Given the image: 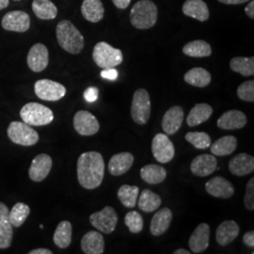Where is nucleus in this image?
<instances>
[{
	"mask_svg": "<svg viewBox=\"0 0 254 254\" xmlns=\"http://www.w3.org/2000/svg\"><path fill=\"white\" fill-rule=\"evenodd\" d=\"M77 179L82 188L95 190L100 187L105 175V161L98 152H86L77 160Z\"/></svg>",
	"mask_w": 254,
	"mask_h": 254,
	"instance_id": "1",
	"label": "nucleus"
},
{
	"mask_svg": "<svg viewBox=\"0 0 254 254\" xmlns=\"http://www.w3.org/2000/svg\"><path fill=\"white\" fill-rule=\"evenodd\" d=\"M20 116L23 122L30 127L47 126L54 120V113L51 109L35 102L25 105L21 109Z\"/></svg>",
	"mask_w": 254,
	"mask_h": 254,
	"instance_id": "4",
	"label": "nucleus"
},
{
	"mask_svg": "<svg viewBox=\"0 0 254 254\" xmlns=\"http://www.w3.org/2000/svg\"><path fill=\"white\" fill-rule=\"evenodd\" d=\"M185 117L184 109L179 106H174L168 109L162 119V128L166 135L172 136L181 128Z\"/></svg>",
	"mask_w": 254,
	"mask_h": 254,
	"instance_id": "17",
	"label": "nucleus"
},
{
	"mask_svg": "<svg viewBox=\"0 0 254 254\" xmlns=\"http://www.w3.org/2000/svg\"><path fill=\"white\" fill-rule=\"evenodd\" d=\"M131 116L137 125L143 126L148 123L151 116V98L145 89L135 91L131 105Z\"/></svg>",
	"mask_w": 254,
	"mask_h": 254,
	"instance_id": "7",
	"label": "nucleus"
},
{
	"mask_svg": "<svg viewBox=\"0 0 254 254\" xmlns=\"http://www.w3.org/2000/svg\"><path fill=\"white\" fill-rule=\"evenodd\" d=\"M8 206L0 201V249H8L11 245L13 226L9 219Z\"/></svg>",
	"mask_w": 254,
	"mask_h": 254,
	"instance_id": "19",
	"label": "nucleus"
},
{
	"mask_svg": "<svg viewBox=\"0 0 254 254\" xmlns=\"http://www.w3.org/2000/svg\"><path fill=\"white\" fill-rule=\"evenodd\" d=\"M81 12L87 21L98 23L104 17L105 8L101 0H83Z\"/></svg>",
	"mask_w": 254,
	"mask_h": 254,
	"instance_id": "27",
	"label": "nucleus"
},
{
	"mask_svg": "<svg viewBox=\"0 0 254 254\" xmlns=\"http://www.w3.org/2000/svg\"><path fill=\"white\" fill-rule=\"evenodd\" d=\"M185 138L188 142L200 150L207 149L212 143L211 137L205 132H190L185 136Z\"/></svg>",
	"mask_w": 254,
	"mask_h": 254,
	"instance_id": "39",
	"label": "nucleus"
},
{
	"mask_svg": "<svg viewBox=\"0 0 254 254\" xmlns=\"http://www.w3.org/2000/svg\"><path fill=\"white\" fill-rule=\"evenodd\" d=\"M230 67L232 71L240 73L243 76H252L254 74V58L236 57L231 60Z\"/></svg>",
	"mask_w": 254,
	"mask_h": 254,
	"instance_id": "36",
	"label": "nucleus"
},
{
	"mask_svg": "<svg viewBox=\"0 0 254 254\" xmlns=\"http://www.w3.org/2000/svg\"><path fill=\"white\" fill-rule=\"evenodd\" d=\"M30 214L29 206L24 202H17L9 212V219L13 227H21Z\"/></svg>",
	"mask_w": 254,
	"mask_h": 254,
	"instance_id": "38",
	"label": "nucleus"
},
{
	"mask_svg": "<svg viewBox=\"0 0 254 254\" xmlns=\"http://www.w3.org/2000/svg\"><path fill=\"white\" fill-rule=\"evenodd\" d=\"M183 53L191 58H205L211 56L212 48L207 42L196 40L184 46Z\"/></svg>",
	"mask_w": 254,
	"mask_h": 254,
	"instance_id": "35",
	"label": "nucleus"
},
{
	"mask_svg": "<svg viewBox=\"0 0 254 254\" xmlns=\"http://www.w3.org/2000/svg\"><path fill=\"white\" fill-rule=\"evenodd\" d=\"M73 127L81 136H92L99 131L100 125L98 120L91 112L79 110L73 117Z\"/></svg>",
	"mask_w": 254,
	"mask_h": 254,
	"instance_id": "11",
	"label": "nucleus"
},
{
	"mask_svg": "<svg viewBox=\"0 0 254 254\" xmlns=\"http://www.w3.org/2000/svg\"><path fill=\"white\" fill-rule=\"evenodd\" d=\"M140 177L145 183L150 185H156L162 183L166 179L167 171L159 165L150 164L141 168Z\"/></svg>",
	"mask_w": 254,
	"mask_h": 254,
	"instance_id": "29",
	"label": "nucleus"
},
{
	"mask_svg": "<svg viewBox=\"0 0 254 254\" xmlns=\"http://www.w3.org/2000/svg\"><path fill=\"white\" fill-rule=\"evenodd\" d=\"M82 252L86 254H102L105 251V239L99 232L91 231L82 237Z\"/></svg>",
	"mask_w": 254,
	"mask_h": 254,
	"instance_id": "25",
	"label": "nucleus"
},
{
	"mask_svg": "<svg viewBox=\"0 0 254 254\" xmlns=\"http://www.w3.org/2000/svg\"><path fill=\"white\" fill-rule=\"evenodd\" d=\"M157 7L151 0H139L130 11V22L137 29L154 27L157 21Z\"/></svg>",
	"mask_w": 254,
	"mask_h": 254,
	"instance_id": "3",
	"label": "nucleus"
},
{
	"mask_svg": "<svg viewBox=\"0 0 254 254\" xmlns=\"http://www.w3.org/2000/svg\"><path fill=\"white\" fill-rule=\"evenodd\" d=\"M1 25L8 31L26 32L30 27V17L23 10H11L4 15Z\"/></svg>",
	"mask_w": 254,
	"mask_h": 254,
	"instance_id": "12",
	"label": "nucleus"
},
{
	"mask_svg": "<svg viewBox=\"0 0 254 254\" xmlns=\"http://www.w3.org/2000/svg\"><path fill=\"white\" fill-rule=\"evenodd\" d=\"M246 208L250 211L254 210V178H251V180L248 182L247 189H246L245 199Z\"/></svg>",
	"mask_w": 254,
	"mask_h": 254,
	"instance_id": "42",
	"label": "nucleus"
},
{
	"mask_svg": "<svg viewBox=\"0 0 254 254\" xmlns=\"http://www.w3.org/2000/svg\"><path fill=\"white\" fill-rule=\"evenodd\" d=\"M184 79L191 86L204 88L208 86L211 82V73L203 68L195 67L187 72L184 76Z\"/></svg>",
	"mask_w": 254,
	"mask_h": 254,
	"instance_id": "32",
	"label": "nucleus"
},
{
	"mask_svg": "<svg viewBox=\"0 0 254 254\" xmlns=\"http://www.w3.org/2000/svg\"><path fill=\"white\" fill-rule=\"evenodd\" d=\"M220 3L226 4V5H238V4H243L248 1L251 0H218Z\"/></svg>",
	"mask_w": 254,
	"mask_h": 254,
	"instance_id": "48",
	"label": "nucleus"
},
{
	"mask_svg": "<svg viewBox=\"0 0 254 254\" xmlns=\"http://www.w3.org/2000/svg\"><path fill=\"white\" fill-rule=\"evenodd\" d=\"M125 223L129 231L133 234H138L142 231L143 229V218L139 213L136 211H131L127 213L126 218H125Z\"/></svg>",
	"mask_w": 254,
	"mask_h": 254,
	"instance_id": "40",
	"label": "nucleus"
},
{
	"mask_svg": "<svg viewBox=\"0 0 254 254\" xmlns=\"http://www.w3.org/2000/svg\"><path fill=\"white\" fill-rule=\"evenodd\" d=\"M7 133L9 139L18 145H35L39 141V134L36 130L24 122H11Z\"/></svg>",
	"mask_w": 254,
	"mask_h": 254,
	"instance_id": "6",
	"label": "nucleus"
},
{
	"mask_svg": "<svg viewBox=\"0 0 254 254\" xmlns=\"http://www.w3.org/2000/svg\"><path fill=\"white\" fill-rule=\"evenodd\" d=\"M173 220V212L171 209L164 207L154 214L151 220L150 232L154 236H162L165 234Z\"/></svg>",
	"mask_w": 254,
	"mask_h": 254,
	"instance_id": "22",
	"label": "nucleus"
},
{
	"mask_svg": "<svg viewBox=\"0 0 254 254\" xmlns=\"http://www.w3.org/2000/svg\"><path fill=\"white\" fill-rule=\"evenodd\" d=\"M9 0H0V10L7 8L9 6Z\"/></svg>",
	"mask_w": 254,
	"mask_h": 254,
	"instance_id": "50",
	"label": "nucleus"
},
{
	"mask_svg": "<svg viewBox=\"0 0 254 254\" xmlns=\"http://www.w3.org/2000/svg\"><path fill=\"white\" fill-rule=\"evenodd\" d=\"M182 10L185 15L200 22H205L210 16L207 4L203 0H187L183 5Z\"/></svg>",
	"mask_w": 254,
	"mask_h": 254,
	"instance_id": "26",
	"label": "nucleus"
},
{
	"mask_svg": "<svg viewBox=\"0 0 254 254\" xmlns=\"http://www.w3.org/2000/svg\"><path fill=\"white\" fill-rule=\"evenodd\" d=\"M134 163L133 154L127 152L114 154L109 163V172L111 175L120 176L127 173Z\"/></svg>",
	"mask_w": 254,
	"mask_h": 254,
	"instance_id": "24",
	"label": "nucleus"
},
{
	"mask_svg": "<svg viewBox=\"0 0 254 254\" xmlns=\"http://www.w3.org/2000/svg\"><path fill=\"white\" fill-rule=\"evenodd\" d=\"M139 190L136 186L123 185L118 190V198L123 205L127 208L135 207Z\"/></svg>",
	"mask_w": 254,
	"mask_h": 254,
	"instance_id": "37",
	"label": "nucleus"
},
{
	"mask_svg": "<svg viewBox=\"0 0 254 254\" xmlns=\"http://www.w3.org/2000/svg\"><path fill=\"white\" fill-rule=\"evenodd\" d=\"M245 12L250 18H254V1H251L245 8Z\"/></svg>",
	"mask_w": 254,
	"mask_h": 254,
	"instance_id": "47",
	"label": "nucleus"
},
{
	"mask_svg": "<svg viewBox=\"0 0 254 254\" xmlns=\"http://www.w3.org/2000/svg\"><path fill=\"white\" fill-rule=\"evenodd\" d=\"M236 148L237 139L234 136H222L210 145L211 153L218 156H226L232 154L236 151Z\"/></svg>",
	"mask_w": 254,
	"mask_h": 254,
	"instance_id": "30",
	"label": "nucleus"
},
{
	"mask_svg": "<svg viewBox=\"0 0 254 254\" xmlns=\"http://www.w3.org/2000/svg\"><path fill=\"white\" fill-rule=\"evenodd\" d=\"M240 228L234 220H225L218 226L216 232V239L218 245H230L239 235Z\"/></svg>",
	"mask_w": 254,
	"mask_h": 254,
	"instance_id": "23",
	"label": "nucleus"
},
{
	"mask_svg": "<svg viewBox=\"0 0 254 254\" xmlns=\"http://www.w3.org/2000/svg\"><path fill=\"white\" fill-rule=\"evenodd\" d=\"M72 232L73 228L70 221L64 220L60 222L53 236L55 245L60 249L68 248L72 242Z\"/></svg>",
	"mask_w": 254,
	"mask_h": 254,
	"instance_id": "31",
	"label": "nucleus"
},
{
	"mask_svg": "<svg viewBox=\"0 0 254 254\" xmlns=\"http://www.w3.org/2000/svg\"><path fill=\"white\" fill-rule=\"evenodd\" d=\"M101 76L105 79L114 81L118 78V71L115 68H107L101 72Z\"/></svg>",
	"mask_w": 254,
	"mask_h": 254,
	"instance_id": "44",
	"label": "nucleus"
},
{
	"mask_svg": "<svg viewBox=\"0 0 254 254\" xmlns=\"http://www.w3.org/2000/svg\"><path fill=\"white\" fill-rule=\"evenodd\" d=\"M210 226L207 223H200L194 230L189 241V246L193 254L203 253L209 246Z\"/></svg>",
	"mask_w": 254,
	"mask_h": 254,
	"instance_id": "18",
	"label": "nucleus"
},
{
	"mask_svg": "<svg viewBox=\"0 0 254 254\" xmlns=\"http://www.w3.org/2000/svg\"><path fill=\"white\" fill-rule=\"evenodd\" d=\"M173 254H190V251H187V250H185V249H178V250H176V251H174V252H173Z\"/></svg>",
	"mask_w": 254,
	"mask_h": 254,
	"instance_id": "51",
	"label": "nucleus"
},
{
	"mask_svg": "<svg viewBox=\"0 0 254 254\" xmlns=\"http://www.w3.org/2000/svg\"><path fill=\"white\" fill-rule=\"evenodd\" d=\"M218 160L213 154H200L195 157L190 165L192 173L199 177H206L217 170Z\"/></svg>",
	"mask_w": 254,
	"mask_h": 254,
	"instance_id": "16",
	"label": "nucleus"
},
{
	"mask_svg": "<svg viewBox=\"0 0 254 254\" xmlns=\"http://www.w3.org/2000/svg\"><path fill=\"white\" fill-rule=\"evenodd\" d=\"M205 190L209 195L220 199H229L235 194V188L232 183L220 176L210 179L205 184Z\"/></svg>",
	"mask_w": 254,
	"mask_h": 254,
	"instance_id": "15",
	"label": "nucleus"
},
{
	"mask_svg": "<svg viewBox=\"0 0 254 254\" xmlns=\"http://www.w3.org/2000/svg\"><path fill=\"white\" fill-rule=\"evenodd\" d=\"M92 59L96 65L103 69L115 68L123 63V52L106 42H100L93 48Z\"/></svg>",
	"mask_w": 254,
	"mask_h": 254,
	"instance_id": "5",
	"label": "nucleus"
},
{
	"mask_svg": "<svg viewBox=\"0 0 254 254\" xmlns=\"http://www.w3.org/2000/svg\"><path fill=\"white\" fill-rule=\"evenodd\" d=\"M112 2L118 9H125L130 5L131 0H112Z\"/></svg>",
	"mask_w": 254,
	"mask_h": 254,
	"instance_id": "46",
	"label": "nucleus"
},
{
	"mask_svg": "<svg viewBox=\"0 0 254 254\" xmlns=\"http://www.w3.org/2000/svg\"><path fill=\"white\" fill-rule=\"evenodd\" d=\"M14 1H20V0H14Z\"/></svg>",
	"mask_w": 254,
	"mask_h": 254,
	"instance_id": "52",
	"label": "nucleus"
},
{
	"mask_svg": "<svg viewBox=\"0 0 254 254\" xmlns=\"http://www.w3.org/2000/svg\"><path fill=\"white\" fill-rule=\"evenodd\" d=\"M34 90L37 96L45 101L61 100L66 94L64 85L50 79L38 80L34 85Z\"/></svg>",
	"mask_w": 254,
	"mask_h": 254,
	"instance_id": "10",
	"label": "nucleus"
},
{
	"mask_svg": "<svg viewBox=\"0 0 254 254\" xmlns=\"http://www.w3.org/2000/svg\"><path fill=\"white\" fill-rule=\"evenodd\" d=\"M237 96L239 99L246 102H254V81L243 82L237 88Z\"/></svg>",
	"mask_w": 254,
	"mask_h": 254,
	"instance_id": "41",
	"label": "nucleus"
},
{
	"mask_svg": "<svg viewBox=\"0 0 254 254\" xmlns=\"http://www.w3.org/2000/svg\"><path fill=\"white\" fill-rule=\"evenodd\" d=\"M243 242L245 243L246 245L250 248H254V232L251 231L246 233L245 235L243 236Z\"/></svg>",
	"mask_w": 254,
	"mask_h": 254,
	"instance_id": "45",
	"label": "nucleus"
},
{
	"mask_svg": "<svg viewBox=\"0 0 254 254\" xmlns=\"http://www.w3.org/2000/svg\"><path fill=\"white\" fill-rule=\"evenodd\" d=\"M229 171L236 176H245L254 173V156L245 153L237 154L231 159L229 163Z\"/></svg>",
	"mask_w": 254,
	"mask_h": 254,
	"instance_id": "21",
	"label": "nucleus"
},
{
	"mask_svg": "<svg viewBox=\"0 0 254 254\" xmlns=\"http://www.w3.org/2000/svg\"><path fill=\"white\" fill-rule=\"evenodd\" d=\"M49 63L48 49L43 44L32 46L27 54V65L35 73L43 72Z\"/></svg>",
	"mask_w": 254,
	"mask_h": 254,
	"instance_id": "14",
	"label": "nucleus"
},
{
	"mask_svg": "<svg viewBox=\"0 0 254 254\" xmlns=\"http://www.w3.org/2000/svg\"><path fill=\"white\" fill-rule=\"evenodd\" d=\"M29 254H52V251L48 250V249H35V250H32L30 251Z\"/></svg>",
	"mask_w": 254,
	"mask_h": 254,
	"instance_id": "49",
	"label": "nucleus"
},
{
	"mask_svg": "<svg viewBox=\"0 0 254 254\" xmlns=\"http://www.w3.org/2000/svg\"><path fill=\"white\" fill-rule=\"evenodd\" d=\"M98 95H99V90L95 87H90L84 91V98L89 103H92L97 100Z\"/></svg>",
	"mask_w": 254,
	"mask_h": 254,
	"instance_id": "43",
	"label": "nucleus"
},
{
	"mask_svg": "<svg viewBox=\"0 0 254 254\" xmlns=\"http://www.w3.org/2000/svg\"><path fill=\"white\" fill-rule=\"evenodd\" d=\"M213 114V108L208 104H197L192 108L188 115L187 123L189 127H194L206 122Z\"/></svg>",
	"mask_w": 254,
	"mask_h": 254,
	"instance_id": "28",
	"label": "nucleus"
},
{
	"mask_svg": "<svg viewBox=\"0 0 254 254\" xmlns=\"http://www.w3.org/2000/svg\"><path fill=\"white\" fill-rule=\"evenodd\" d=\"M152 152L159 163L171 162L175 155V149L172 140L166 134H157L152 141Z\"/></svg>",
	"mask_w": 254,
	"mask_h": 254,
	"instance_id": "9",
	"label": "nucleus"
},
{
	"mask_svg": "<svg viewBox=\"0 0 254 254\" xmlns=\"http://www.w3.org/2000/svg\"><path fill=\"white\" fill-rule=\"evenodd\" d=\"M162 200L159 195L150 190H144L141 192L137 201L138 208L146 213H151L160 207Z\"/></svg>",
	"mask_w": 254,
	"mask_h": 254,
	"instance_id": "34",
	"label": "nucleus"
},
{
	"mask_svg": "<svg viewBox=\"0 0 254 254\" xmlns=\"http://www.w3.org/2000/svg\"><path fill=\"white\" fill-rule=\"evenodd\" d=\"M32 10L38 18L52 20L57 17L58 9L50 0H33Z\"/></svg>",
	"mask_w": 254,
	"mask_h": 254,
	"instance_id": "33",
	"label": "nucleus"
},
{
	"mask_svg": "<svg viewBox=\"0 0 254 254\" xmlns=\"http://www.w3.org/2000/svg\"><path fill=\"white\" fill-rule=\"evenodd\" d=\"M52 165L53 160L50 155L46 154H38L32 160V163L28 170L29 178L37 183L44 181L50 173Z\"/></svg>",
	"mask_w": 254,
	"mask_h": 254,
	"instance_id": "13",
	"label": "nucleus"
},
{
	"mask_svg": "<svg viewBox=\"0 0 254 254\" xmlns=\"http://www.w3.org/2000/svg\"><path fill=\"white\" fill-rule=\"evenodd\" d=\"M56 32L59 45L68 53L77 55L83 50L84 37L72 22L68 20L61 21L57 26Z\"/></svg>",
	"mask_w": 254,
	"mask_h": 254,
	"instance_id": "2",
	"label": "nucleus"
},
{
	"mask_svg": "<svg viewBox=\"0 0 254 254\" xmlns=\"http://www.w3.org/2000/svg\"><path fill=\"white\" fill-rule=\"evenodd\" d=\"M91 225L101 233L111 234L118 223V215L115 209L111 206H106L101 211L91 214L90 217Z\"/></svg>",
	"mask_w": 254,
	"mask_h": 254,
	"instance_id": "8",
	"label": "nucleus"
},
{
	"mask_svg": "<svg viewBox=\"0 0 254 254\" xmlns=\"http://www.w3.org/2000/svg\"><path fill=\"white\" fill-rule=\"evenodd\" d=\"M248 119L242 111L239 110H229L224 112L218 120V128L223 130H236L245 127Z\"/></svg>",
	"mask_w": 254,
	"mask_h": 254,
	"instance_id": "20",
	"label": "nucleus"
}]
</instances>
